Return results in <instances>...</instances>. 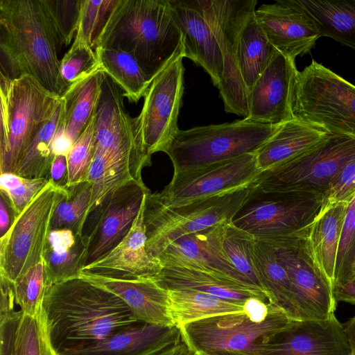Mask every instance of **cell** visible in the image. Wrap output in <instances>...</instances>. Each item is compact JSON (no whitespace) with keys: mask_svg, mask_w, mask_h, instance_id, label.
<instances>
[{"mask_svg":"<svg viewBox=\"0 0 355 355\" xmlns=\"http://www.w3.org/2000/svg\"><path fill=\"white\" fill-rule=\"evenodd\" d=\"M42 310L50 342L58 354L141 322L117 295L80 276L49 286Z\"/></svg>","mask_w":355,"mask_h":355,"instance_id":"1","label":"cell"},{"mask_svg":"<svg viewBox=\"0 0 355 355\" xmlns=\"http://www.w3.org/2000/svg\"><path fill=\"white\" fill-rule=\"evenodd\" d=\"M62 44L47 0H0L1 73L10 79L30 76L62 97Z\"/></svg>","mask_w":355,"mask_h":355,"instance_id":"2","label":"cell"},{"mask_svg":"<svg viewBox=\"0 0 355 355\" xmlns=\"http://www.w3.org/2000/svg\"><path fill=\"white\" fill-rule=\"evenodd\" d=\"M97 46L131 54L152 79L183 49L168 0H116Z\"/></svg>","mask_w":355,"mask_h":355,"instance_id":"3","label":"cell"},{"mask_svg":"<svg viewBox=\"0 0 355 355\" xmlns=\"http://www.w3.org/2000/svg\"><path fill=\"white\" fill-rule=\"evenodd\" d=\"M291 109L294 119L355 137V85L315 60L297 71Z\"/></svg>","mask_w":355,"mask_h":355,"instance_id":"4","label":"cell"},{"mask_svg":"<svg viewBox=\"0 0 355 355\" xmlns=\"http://www.w3.org/2000/svg\"><path fill=\"white\" fill-rule=\"evenodd\" d=\"M0 173L15 172L29 143L61 101L30 76L1 73Z\"/></svg>","mask_w":355,"mask_h":355,"instance_id":"5","label":"cell"},{"mask_svg":"<svg viewBox=\"0 0 355 355\" xmlns=\"http://www.w3.org/2000/svg\"><path fill=\"white\" fill-rule=\"evenodd\" d=\"M279 125L243 119L231 123L180 130L166 154L174 173L256 153Z\"/></svg>","mask_w":355,"mask_h":355,"instance_id":"6","label":"cell"},{"mask_svg":"<svg viewBox=\"0 0 355 355\" xmlns=\"http://www.w3.org/2000/svg\"><path fill=\"white\" fill-rule=\"evenodd\" d=\"M250 189V184L176 206L160 204L146 195L144 223L147 252L157 259L179 238L230 221Z\"/></svg>","mask_w":355,"mask_h":355,"instance_id":"7","label":"cell"},{"mask_svg":"<svg viewBox=\"0 0 355 355\" xmlns=\"http://www.w3.org/2000/svg\"><path fill=\"white\" fill-rule=\"evenodd\" d=\"M324 195L305 191L254 188L231 219L257 240L288 237L307 230L319 215Z\"/></svg>","mask_w":355,"mask_h":355,"instance_id":"8","label":"cell"},{"mask_svg":"<svg viewBox=\"0 0 355 355\" xmlns=\"http://www.w3.org/2000/svg\"><path fill=\"white\" fill-rule=\"evenodd\" d=\"M355 158V137L330 134L307 150L261 171L250 183L276 191H305L324 196Z\"/></svg>","mask_w":355,"mask_h":355,"instance_id":"9","label":"cell"},{"mask_svg":"<svg viewBox=\"0 0 355 355\" xmlns=\"http://www.w3.org/2000/svg\"><path fill=\"white\" fill-rule=\"evenodd\" d=\"M295 321L273 305L262 321L254 320L244 312L207 318L180 329L194 354L234 352L259 355L260 346L286 331Z\"/></svg>","mask_w":355,"mask_h":355,"instance_id":"10","label":"cell"},{"mask_svg":"<svg viewBox=\"0 0 355 355\" xmlns=\"http://www.w3.org/2000/svg\"><path fill=\"white\" fill-rule=\"evenodd\" d=\"M209 26L222 53L224 71L218 86L225 110L247 119L248 90L239 68L242 28L256 9V0H186Z\"/></svg>","mask_w":355,"mask_h":355,"instance_id":"11","label":"cell"},{"mask_svg":"<svg viewBox=\"0 0 355 355\" xmlns=\"http://www.w3.org/2000/svg\"><path fill=\"white\" fill-rule=\"evenodd\" d=\"M66 188L51 181L0 238V276L12 283L43 259L51 219Z\"/></svg>","mask_w":355,"mask_h":355,"instance_id":"12","label":"cell"},{"mask_svg":"<svg viewBox=\"0 0 355 355\" xmlns=\"http://www.w3.org/2000/svg\"><path fill=\"white\" fill-rule=\"evenodd\" d=\"M309 228L295 235L260 240L273 249L290 278L301 320H324L335 313L334 284L315 259L308 238Z\"/></svg>","mask_w":355,"mask_h":355,"instance_id":"13","label":"cell"},{"mask_svg":"<svg viewBox=\"0 0 355 355\" xmlns=\"http://www.w3.org/2000/svg\"><path fill=\"white\" fill-rule=\"evenodd\" d=\"M183 49L153 79L141 111L135 118L137 137L150 157L166 153L179 130L178 118L184 92Z\"/></svg>","mask_w":355,"mask_h":355,"instance_id":"14","label":"cell"},{"mask_svg":"<svg viewBox=\"0 0 355 355\" xmlns=\"http://www.w3.org/2000/svg\"><path fill=\"white\" fill-rule=\"evenodd\" d=\"M261 172L256 153L208 166L173 173L171 182L159 193H148L155 201L168 206L215 196L250 184Z\"/></svg>","mask_w":355,"mask_h":355,"instance_id":"15","label":"cell"},{"mask_svg":"<svg viewBox=\"0 0 355 355\" xmlns=\"http://www.w3.org/2000/svg\"><path fill=\"white\" fill-rule=\"evenodd\" d=\"M149 191L143 181L132 180L90 214L94 221L92 230L85 235L89 240L86 266L107 255L125 237Z\"/></svg>","mask_w":355,"mask_h":355,"instance_id":"16","label":"cell"},{"mask_svg":"<svg viewBox=\"0 0 355 355\" xmlns=\"http://www.w3.org/2000/svg\"><path fill=\"white\" fill-rule=\"evenodd\" d=\"M123 93L107 74L95 114L96 149L136 160L143 168L150 166L148 156L139 143L135 118L126 112Z\"/></svg>","mask_w":355,"mask_h":355,"instance_id":"17","label":"cell"},{"mask_svg":"<svg viewBox=\"0 0 355 355\" xmlns=\"http://www.w3.org/2000/svg\"><path fill=\"white\" fill-rule=\"evenodd\" d=\"M298 70L295 60L277 51L248 93L247 120L279 125L294 119L291 96Z\"/></svg>","mask_w":355,"mask_h":355,"instance_id":"18","label":"cell"},{"mask_svg":"<svg viewBox=\"0 0 355 355\" xmlns=\"http://www.w3.org/2000/svg\"><path fill=\"white\" fill-rule=\"evenodd\" d=\"M259 355H350L343 324L335 314L324 320L295 321L260 346Z\"/></svg>","mask_w":355,"mask_h":355,"instance_id":"19","label":"cell"},{"mask_svg":"<svg viewBox=\"0 0 355 355\" xmlns=\"http://www.w3.org/2000/svg\"><path fill=\"white\" fill-rule=\"evenodd\" d=\"M254 14L275 49L291 60L309 53L320 37L312 21L288 0L262 4Z\"/></svg>","mask_w":355,"mask_h":355,"instance_id":"20","label":"cell"},{"mask_svg":"<svg viewBox=\"0 0 355 355\" xmlns=\"http://www.w3.org/2000/svg\"><path fill=\"white\" fill-rule=\"evenodd\" d=\"M146 195L125 237L107 255L85 266L80 273L128 278L152 277L161 271L163 266L159 259L152 257L146 250L144 223Z\"/></svg>","mask_w":355,"mask_h":355,"instance_id":"21","label":"cell"},{"mask_svg":"<svg viewBox=\"0 0 355 355\" xmlns=\"http://www.w3.org/2000/svg\"><path fill=\"white\" fill-rule=\"evenodd\" d=\"M226 223L179 238L169 244L157 259L163 267L209 269L250 283L236 270L225 252L223 238Z\"/></svg>","mask_w":355,"mask_h":355,"instance_id":"22","label":"cell"},{"mask_svg":"<svg viewBox=\"0 0 355 355\" xmlns=\"http://www.w3.org/2000/svg\"><path fill=\"white\" fill-rule=\"evenodd\" d=\"M80 277L120 297L139 321L175 327L168 290L152 277H108L80 273Z\"/></svg>","mask_w":355,"mask_h":355,"instance_id":"23","label":"cell"},{"mask_svg":"<svg viewBox=\"0 0 355 355\" xmlns=\"http://www.w3.org/2000/svg\"><path fill=\"white\" fill-rule=\"evenodd\" d=\"M152 278L166 290L198 291L239 302H245L250 297H257L270 304L269 295L262 288L216 270L163 267Z\"/></svg>","mask_w":355,"mask_h":355,"instance_id":"24","label":"cell"},{"mask_svg":"<svg viewBox=\"0 0 355 355\" xmlns=\"http://www.w3.org/2000/svg\"><path fill=\"white\" fill-rule=\"evenodd\" d=\"M168 2L182 35L184 58L202 67L218 87L223 75L224 63L212 30L186 0H168Z\"/></svg>","mask_w":355,"mask_h":355,"instance_id":"25","label":"cell"},{"mask_svg":"<svg viewBox=\"0 0 355 355\" xmlns=\"http://www.w3.org/2000/svg\"><path fill=\"white\" fill-rule=\"evenodd\" d=\"M88 238L68 229L51 230L43 254L48 287L78 277L87 264Z\"/></svg>","mask_w":355,"mask_h":355,"instance_id":"26","label":"cell"},{"mask_svg":"<svg viewBox=\"0 0 355 355\" xmlns=\"http://www.w3.org/2000/svg\"><path fill=\"white\" fill-rule=\"evenodd\" d=\"M175 328L139 322L121 332L59 355H140L161 343Z\"/></svg>","mask_w":355,"mask_h":355,"instance_id":"27","label":"cell"},{"mask_svg":"<svg viewBox=\"0 0 355 355\" xmlns=\"http://www.w3.org/2000/svg\"><path fill=\"white\" fill-rule=\"evenodd\" d=\"M142 169L130 157L96 149L87 178L92 184L87 219L119 188L132 180L142 181Z\"/></svg>","mask_w":355,"mask_h":355,"instance_id":"28","label":"cell"},{"mask_svg":"<svg viewBox=\"0 0 355 355\" xmlns=\"http://www.w3.org/2000/svg\"><path fill=\"white\" fill-rule=\"evenodd\" d=\"M329 135L296 119L282 123L256 153L258 166L261 171L268 169L313 147Z\"/></svg>","mask_w":355,"mask_h":355,"instance_id":"29","label":"cell"},{"mask_svg":"<svg viewBox=\"0 0 355 355\" xmlns=\"http://www.w3.org/2000/svg\"><path fill=\"white\" fill-rule=\"evenodd\" d=\"M329 37L355 51V0H288Z\"/></svg>","mask_w":355,"mask_h":355,"instance_id":"30","label":"cell"},{"mask_svg":"<svg viewBox=\"0 0 355 355\" xmlns=\"http://www.w3.org/2000/svg\"><path fill=\"white\" fill-rule=\"evenodd\" d=\"M105 75L98 69L71 85L61 97L65 130L74 143L95 115Z\"/></svg>","mask_w":355,"mask_h":355,"instance_id":"31","label":"cell"},{"mask_svg":"<svg viewBox=\"0 0 355 355\" xmlns=\"http://www.w3.org/2000/svg\"><path fill=\"white\" fill-rule=\"evenodd\" d=\"M349 202H339L321 211L309 227L308 238L315 259L334 284L338 246Z\"/></svg>","mask_w":355,"mask_h":355,"instance_id":"32","label":"cell"},{"mask_svg":"<svg viewBox=\"0 0 355 355\" xmlns=\"http://www.w3.org/2000/svg\"><path fill=\"white\" fill-rule=\"evenodd\" d=\"M252 258L262 287L270 297V304L280 307L293 320L300 321L290 278L273 249L266 242L256 239Z\"/></svg>","mask_w":355,"mask_h":355,"instance_id":"33","label":"cell"},{"mask_svg":"<svg viewBox=\"0 0 355 355\" xmlns=\"http://www.w3.org/2000/svg\"><path fill=\"white\" fill-rule=\"evenodd\" d=\"M171 315L176 327L207 318L244 313L245 302L223 299L210 294L168 290Z\"/></svg>","mask_w":355,"mask_h":355,"instance_id":"34","label":"cell"},{"mask_svg":"<svg viewBox=\"0 0 355 355\" xmlns=\"http://www.w3.org/2000/svg\"><path fill=\"white\" fill-rule=\"evenodd\" d=\"M254 11L242 28L239 46V68L248 93L277 51L258 22Z\"/></svg>","mask_w":355,"mask_h":355,"instance_id":"35","label":"cell"},{"mask_svg":"<svg viewBox=\"0 0 355 355\" xmlns=\"http://www.w3.org/2000/svg\"><path fill=\"white\" fill-rule=\"evenodd\" d=\"M99 67L123 91V96L137 103L144 97L153 79L131 54L97 46L94 49Z\"/></svg>","mask_w":355,"mask_h":355,"instance_id":"36","label":"cell"},{"mask_svg":"<svg viewBox=\"0 0 355 355\" xmlns=\"http://www.w3.org/2000/svg\"><path fill=\"white\" fill-rule=\"evenodd\" d=\"M62 110V100L52 116L42 125L22 153L15 169L17 175L26 178H45L49 172L55 156L51 141Z\"/></svg>","mask_w":355,"mask_h":355,"instance_id":"37","label":"cell"},{"mask_svg":"<svg viewBox=\"0 0 355 355\" xmlns=\"http://www.w3.org/2000/svg\"><path fill=\"white\" fill-rule=\"evenodd\" d=\"M66 193L53 213L51 230L68 229L83 234L91 202L92 184L86 180L66 187Z\"/></svg>","mask_w":355,"mask_h":355,"instance_id":"38","label":"cell"},{"mask_svg":"<svg viewBox=\"0 0 355 355\" xmlns=\"http://www.w3.org/2000/svg\"><path fill=\"white\" fill-rule=\"evenodd\" d=\"M255 240L253 236L236 227L230 221L225 224L223 245L227 257L240 274L251 284L264 290L252 258Z\"/></svg>","mask_w":355,"mask_h":355,"instance_id":"39","label":"cell"},{"mask_svg":"<svg viewBox=\"0 0 355 355\" xmlns=\"http://www.w3.org/2000/svg\"><path fill=\"white\" fill-rule=\"evenodd\" d=\"M12 355H59L50 342L42 306L35 316L22 313L15 335Z\"/></svg>","mask_w":355,"mask_h":355,"instance_id":"40","label":"cell"},{"mask_svg":"<svg viewBox=\"0 0 355 355\" xmlns=\"http://www.w3.org/2000/svg\"><path fill=\"white\" fill-rule=\"evenodd\" d=\"M13 286L15 302L22 313L30 316L38 314L48 288L43 259L19 276Z\"/></svg>","mask_w":355,"mask_h":355,"instance_id":"41","label":"cell"},{"mask_svg":"<svg viewBox=\"0 0 355 355\" xmlns=\"http://www.w3.org/2000/svg\"><path fill=\"white\" fill-rule=\"evenodd\" d=\"M94 49L86 43L74 40L60 62V73L65 92L76 82L100 69Z\"/></svg>","mask_w":355,"mask_h":355,"instance_id":"42","label":"cell"},{"mask_svg":"<svg viewBox=\"0 0 355 355\" xmlns=\"http://www.w3.org/2000/svg\"><path fill=\"white\" fill-rule=\"evenodd\" d=\"M49 182L45 178L30 179L5 172L0 173V193L6 198L17 217Z\"/></svg>","mask_w":355,"mask_h":355,"instance_id":"43","label":"cell"},{"mask_svg":"<svg viewBox=\"0 0 355 355\" xmlns=\"http://www.w3.org/2000/svg\"><path fill=\"white\" fill-rule=\"evenodd\" d=\"M116 0H82L78 25L75 36L95 49L96 41L105 25Z\"/></svg>","mask_w":355,"mask_h":355,"instance_id":"44","label":"cell"},{"mask_svg":"<svg viewBox=\"0 0 355 355\" xmlns=\"http://www.w3.org/2000/svg\"><path fill=\"white\" fill-rule=\"evenodd\" d=\"M96 147L94 115L88 126L74 143L67 157L69 171L67 187L87 180Z\"/></svg>","mask_w":355,"mask_h":355,"instance_id":"45","label":"cell"},{"mask_svg":"<svg viewBox=\"0 0 355 355\" xmlns=\"http://www.w3.org/2000/svg\"><path fill=\"white\" fill-rule=\"evenodd\" d=\"M355 256V196L349 202L343 222L334 273V284L344 280Z\"/></svg>","mask_w":355,"mask_h":355,"instance_id":"46","label":"cell"},{"mask_svg":"<svg viewBox=\"0 0 355 355\" xmlns=\"http://www.w3.org/2000/svg\"><path fill=\"white\" fill-rule=\"evenodd\" d=\"M53 24L63 44L76 33L82 0H47Z\"/></svg>","mask_w":355,"mask_h":355,"instance_id":"47","label":"cell"},{"mask_svg":"<svg viewBox=\"0 0 355 355\" xmlns=\"http://www.w3.org/2000/svg\"><path fill=\"white\" fill-rule=\"evenodd\" d=\"M354 196L355 158L345 166L336 181L324 196L321 211L339 202H349Z\"/></svg>","mask_w":355,"mask_h":355,"instance_id":"48","label":"cell"},{"mask_svg":"<svg viewBox=\"0 0 355 355\" xmlns=\"http://www.w3.org/2000/svg\"><path fill=\"white\" fill-rule=\"evenodd\" d=\"M192 352L177 327L161 343L140 355H189Z\"/></svg>","mask_w":355,"mask_h":355,"instance_id":"49","label":"cell"},{"mask_svg":"<svg viewBox=\"0 0 355 355\" xmlns=\"http://www.w3.org/2000/svg\"><path fill=\"white\" fill-rule=\"evenodd\" d=\"M22 311L0 316V355H12L15 335Z\"/></svg>","mask_w":355,"mask_h":355,"instance_id":"50","label":"cell"},{"mask_svg":"<svg viewBox=\"0 0 355 355\" xmlns=\"http://www.w3.org/2000/svg\"><path fill=\"white\" fill-rule=\"evenodd\" d=\"M73 144L74 141L69 137L65 130L63 119L62 102V110L60 119L51 141L52 153L54 156L63 155L67 157Z\"/></svg>","mask_w":355,"mask_h":355,"instance_id":"51","label":"cell"},{"mask_svg":"<svg viewBox=\"0 0 355 355\" xmlns=\"http://www.w3.org/2000/svg\"><path fill=\"white\" fill-rule=\"evenodd\" d=\"M49 180L55 186L66 188L69 182V171L67 157L55 156L52 162Z\"/></svg>","mask_w":355,"mask_h":355,"instance_id":"52","label":"cell"},{"mask_svg":"<svg viewBox=\"0 0 355 355\" xmlns=\"http://www.w3.org/2000/svg\"><path fill=\"white\" fill-rule=\"evenodd\" d=\"M0 316L15 311V295L13 283L0 276Z\"/></svg>","mask_w":355,"mask_h":355,"instance_id":"53","label":"cell"},{"mask_svg":"<svg viewBox=\"0 0 355 355\" xmlns=\"http://www.w3.org/2000/svg\"><path fill=\"white\" fill-rule=\"evenodd\" d=\"M334 292L336 301L355 304V276L336 284Z\"/></svg>","mask_w":355,"mask_h":355,"instance_id":"54","label":"cell"},{"mask_svg":"<svg viewBox=\"0 0 355 355\" xmlns=\"http://www.w3.org/2000/svg\"><path fill=\"white\" fill-rule=\"evenodd\" d=\"M0 236H3L9 230L17 217L6 198L0 193Z\"/></svg>","mask_w":355,"mask_h":355,"instance_id":"55","label":"cell"},{"mask_svg":"<svg viewBox=\"0 0 355 355\" xmlns=\"http://www.w3.org/2000/svg\"><path fill=\"white\" fill-rule=\"evenodd\" d=\"M345 335L350 349V354L355 353V315L343 324Z\"/></svg>","mask_w":355,"mask_h":355,"instance_id":"56","label":"cell"},{"mask_svg":"<svg viewBox=\"0 0 355 355\" xmlns=\"http://www.w3.org/2000/svg\"><path fill=\"white\" fill-rule=\"evenodd\" d=\"M196 355H255L245 352H212L206 353L195 354Z\"/></svg>","mask_w":355,"mask_h":355,"instance_id":"57","label":"cell"},{"mask_svg":"<svg viewBox=\"0 0 355 355\" xmlns=\"http://www.w3.org/2000/svg\"><path fill=\"white\" fill-rule=\"evenodd\" d=\"M353 276H355V256H354V259L352 260V264H351V266H350V268H349V273H348L347 277L344 280H343L342 282H343L345 279H348V278H349L351 277H353Z\"/></svg>","mask_w":355,"mask_h":355,"instance_id":"58","label":"cell"},{"mask_svg":"<svg viewBox=\"0 0 355 355\" xmlns=\"http://www.w3.org/2000/svg\"><path fill=\"white\" fill-rule=\"evenodd\" d=\"M350 355H355V353H354V354H350Z\"/></svg>","mask_w":355,"mask_h":355,"instance_id":"59","label":"cell"},{"mask_svg":"<svg viewBox=\"0 0 355 355\" xmlns=\"http://www.w3.org/2000/svg\"><path fill=\"white\" fill-rule=\"evenodd\" d=\"M193 355H196V354H195L193 353Z\"/></svg>","mask_w":355,"mask_h":355,"instance_id":"60","label":"cell"}]
</instances>
